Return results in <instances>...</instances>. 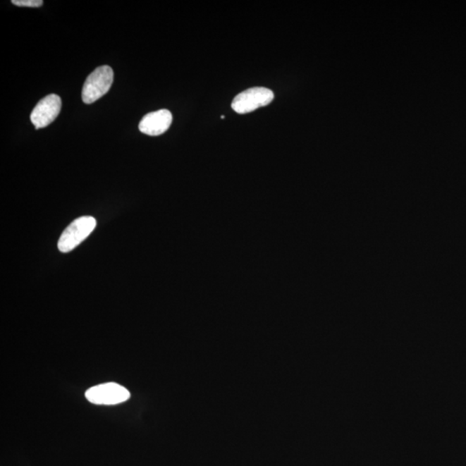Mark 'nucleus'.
Instances as JSON below:
<instances>
[{
    "label": "nucleus",
    "mask_w": 466,
    "mask_h": 466,
    "mask_svg": "<svg viewBox=\"0 0 466 466\" xmlns=\"http://www.w3.org/2000/svg\"><path fill=\"white\" fill-rule=\"evenodd\" d=\"M96 225L97 221L92 216L76 219L61 235L59 241L60 252L67 253L76 248L94 232Z\"/></svg>",
    "instance_id": "1"
},
{
    "label": "nucleus",
    "mask_w": 466,
    "mask_h": 466,
    "mask_svg": "<svg viewBox=\"0 0 466 466\" xmlns=\"http://www.w3.org/2000/svg\"><path fill=\"white\" fill-rule=\"evenodd\" d=\"M114 73L109 66H102L95 69L87 77L82 90V100L85 104H92L107 94L113 85Z\"/></svg>",
    "instance_id": "2"
},
{
    "label": "nucleus",
    "mask_w": 466,
    "mask_h": 466,
    "mask_svg": "<svg viewBox=\"0 0 466 466\" xmlns=\"http://www.w3.org/2000/svg\"><path fill=\"white\" fill-rule=\"evenodd\" d=\"M85 396L92 404L109 406L126 402L130 398V393L121 384L106 383L88 388Z\"/></svg>",
    "instance_id": "3"
},
{
    "label": "nucleus",
    "mask_w": 466,
    "mask_h": 466,
    "mask_svg": "<svg viewBox=\"0 0 466 466\" xmlns=\"http://www.w3.org/2000/svg\"><path fill=\"white\" fill-rule=\"evenodd\" d=\"M274 98V92L266 87H252L238 94L233 100L232 107L237 114H246L268 106Z\"/></svg>",
    "instance_id": "4"
},
{
    "label": "nucleus",
    "mask_w": 466,
    "mask_h": 466,
    "mask_svg": "<svg viewBox=\"0 0 466 466\" xmlns=\"http://www.w3.org/2000/svg\"><path fill=\"white\" fill-rule=\"evenodd\" d=\"M61 99L59 95L49 94L40 100L30 114V121L36 129L45 128L59 116Z\"/></svg>",
    "instance_id": "5"
},
{
    "label": "nucleus",
    "mask_w": 466,
    "mask_h": 466,
    "mask_svg": "<svg viewBox=\"0 0 466 466\" xmlns=\"http://www.w3.org/2000/svg\"><path fill=\"white\" fill-rule=\"evenodd\" d=\"M171 111L166 109L146 114L140 123V130L149 136H159L166 133L172 124Z\"/></svg>",
    "instance_id": "6"
},
{
    "label": "nucleus",
    "mask_w": 466,
    "mask_h": 466,
    "mask_svg": "<svg viewBox=\"0 0 466 466\" xmlns=\"http://www.w3.org/2000/svg\"><path fill=\"white\" fill-rule=\"evenodd\" d=\"M11 3L15 6L22 7H40L44 1L42 0H13Z\"/></svg>",
    "instance_id": "7"
}]
</instances>
